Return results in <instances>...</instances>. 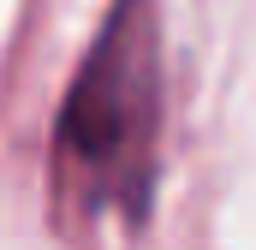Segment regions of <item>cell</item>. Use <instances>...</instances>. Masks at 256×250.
Segmentation results:
<instances>
[{"label": "cell", "instance_id": "cell-1", "mask_svg": "<svg viewBox=\"0 0 256 250\" xmlns=\"http://www.w3.org/2000/svg\"><path fill=\"white\" fill-rule=\"evenodd\" d=\"M155 18L149 0H120L78 66L54 125V185L60 208L149 214L155 185Z\"/></svg>", "mask_w": 256, "mask_h": 250}]
</instances>
